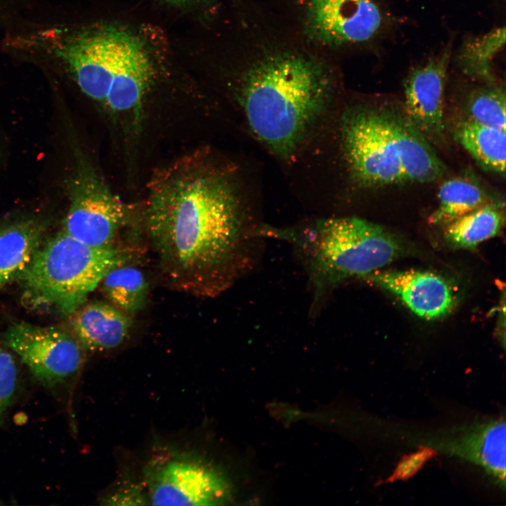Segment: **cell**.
Instances as JSON below:
<instances>
[{
    "mask_svg": "<svg viewBox=\"0 0 506 506\" xmlns=\"http://www.w3.org/2000/svg\"><path fill=\"white\" fill-rule=\"evenodd\" d=\"M450 58L448 46L437 56L412 69L403 83V114L431 144L445 141L444 92Z\"/></svg>",
    "mask_w": 506,
    "mask_h": 506,
    "instance_id": "8fae6325",
    "label": "cell"
},
{
    "mask_svg": "<svg viewBox=\"0 0 506 506\" xmlns=\"http://www.w3.org/2000/svg\"><path fill=\"white\" fill-rule=\"evenodd\" d=\"M438 206L429 218L434 225L446 226L455 219L493 202L476 182L465 177L443 181L437 193Z\"/></svg>",
    "mask_w": 506,
    "mask_h": 506,
    "instance_id": "ac0fdd59",
    "label": "cell"
},
{
    "mask_svg": "<svg viewBox=\"0 0 506 506\" xmlns=\"http://www.w3.org/2000/svg\"><path fill=\"white\" fill-rule=\"evenodd\" d=\"M290 243L309 276L316 304L351 278L363 279L396 258L399 245L382 226L356 216L327 218L299 228L263 229Z\"/></svg>",
    "mask_w": 506,
    "mask_h": 506,
    "instance_id": "5b68a950",
    "label": "cell"
},
{
    "mask_svg": "<svg viewBox=\"0 0 506 506\" xmlns=\"http://www.w3.org/2000/svg\"><path fill=\"white\" fill-rule=\"evenodd\" d=\"M143 475L153 505H219L229 495V484L221 471L190 453L159 454L146 464Z\"/></svg>",
    "mask_w": 506,
    "mask_h": 506,
    "instance_id": "52a82bcc",
    "label": "cell"
},
{
    "mask_svg": "<svg viewBox=\"0 0 506 506\" xmlns=\"http://www.w3.org/2000/svg\"><path fill=\"white\" fill-rule=\"evenodd\" d=\"M109 302L133 316L142 311L148 299L149 284L143 271L129 257L112 267L100 283Z\"/></svg>",
    "mask_w": 506,
    "mask_h": 506,
    "instance_id": "2e32d148",
    "label": "cell"
},
{
    "mask_svg": "<svg viewBox=\"0 0 506 506\" xmlns=\"http://www.w3.org/2000/svg\"><path fill=\"white\" fill-rule=\"evenodd\" d=\"M108 504L112 505H145L148 501L145 487L130 484L117 488L108 498Z\"/></svg>",
    "mask_w": 506,
    "mask_h": 506,
    "instance_id": "603a6c76",
    "label": "cell"
},
{
    "mask_svg": "<svg viewBox=\"0 0 506 506\" xmlns=\"http://www.w3.org/2000/svg\"><path fill=\"white\" fill-rule=\"evenodd\" d=\"M72 326L84 349L103 352L119 347L128 339L133 320L110 302L95 301L72 314Z\"/></svg>",
    "mask_w": 506,
    "mask_h": 506,
    "instance_id": "4fadbf2b",
    "label": "cell"
},
{
    "mask_svg": "<svg viewBox=\"0 0 506 506\" xmlns=\"http://www.w3.org/2000/svg\"><path fill=\"white\" fill-rule=\"evenodd\" d=\"M145 229L174 288L211 297L252 266L263 237L249 223L229 174L206 159L179 162L153 181Z\"/></svg>",
    "mask_w": 506,
    "mask_h": 506,
    "instance_id": "6da1fadb",
    "label": "cell"
},
{
    "mask_svg": "<svg viewBox=\"0 0 506 506\" xmlns=\"http://www.w3.org/2000/svg\"><path fill=\"white\" fill-rule=\"evenodd\" d=\"M382 15L373 0H306L305 35L317 44L337 47L365 42L379 31Z\"/></svg>",
    "mask_w": 506,
    "mask_h": 506,
    "instance_id": "30bf717a",
    "label": "cell"
},
{
    "mask_svg": "<svg viewBox=\"0 0 506 506\" xmlns=\"http://www.w3.org/2000/svg\"><path fill=\"white\" fill-rule=\"evenodd\" d=\"M505 28H498L481 37L467 39L458 56V64L468 76L494 84L492 59L505 44Z\"/></svg>",
    "mask_w": 506,
    "mask_h": 506,
    "instance_id": "d6986e66",
    "label": "cell"
},
{
    "mask_svg": "<svg viewBox=\"0 0 506 506\" xmlns=\"http://www.w3.org/2000/svg\"><path fill=\"white\" fill-rule=\"evenodd\" d=\"M17 368L11 353L0 348V413L9 403L16 387Z\"/></svg>",
    "mask_w": 506,
    "mask_h": 506,
    "instance_id": "7402d4cb",
    "label": "cell"
},
{
    "mask_svg": "<svg viewBox=\"0 0 506 506\" xmlns=\"http://www.w3.org/2000/svg\"><path fill=\"white\" fill-rule=\"evenodd\" d=\"M428 457V452L422 450L406 458L398 465L394 477L404 479L410 476L422 466Z\"/></svg>",
    "mask_w": 506,
    "mask_h": 506,
    "instance_id": "cb8c5ba5",
    "label": "cell"
},
{
    "mask_svg": "<svg viewBox=\"0 0 506 506\" xmlns=\"http://www.w3.org/2000/svg\"><path fill=\"white\" fill-rule=\"evenodd\" d=\"M30 40L58 62L85 95L138 124L157 73L152 49L139 33L105 22L48 30Z\"/></svg>",
    "mask_w": 506,
    "mask_h": 506,
    "instance_id": "3957f363",
    "label": "cell"
},
{
    "mask_svg": "<svg viewBox=\"0 0 506 506\" xmlns=\"http://www.w3.org/2000/svg\"><path fill=\"white\" fill-rule=\"evenodd\" d=\"M7 346L45 385L53 386L75 375L84 361V348L70 334L54 327L20 322L5 332Z\"/></svg>",
    "mask_w": 506,
    "mask_h": 506,
    "instance_id": "9c48e42d",
    "label": "cell"
},
{
    "mask_svg": "<svg viewBox=\"0 0 506 506\" xmlns=\"http://www.w3.org/2000/svg\"><path fill=\"white\" fill-rule=\"evenodd\" d=\"M479 454L484 465L498 475L505 471V424L497 422L484 434Z\"/></svg>",
    "mask_w": 506,
    "mask_h": 506,
    "instance_id": "44dd1931",
    "label": "cell"
},
{
    "mask_svg": "<svg viewBox=\"0 0 506 506\" xmlns=\"http://www.w3.org/2000/svg\"><path fill=\"white\" fill-rule=\"evenodd\" d=\"M504 222L503 206L493 201L447 224L445 236L456 247L473 248L498 235Z\"/></svg>",
    "mask_w": 506,
    "mask_h": 506,
    "instance_id": "e0dca14e",
    "label": "cell"
},
{
    "mask_svg": "<svg viewBox=\"0 0 506 506\" xmlns=\"http://www.w3.org/2000/svg\"><path fill=\"white\" fill-rule=\"evenodd\" d=\"M129 256L115 246L86 245L63 231L41 245L18 277L26 304L72 315L112 267Z\"/></svg>",
    "mask_w": 506,
    "mask_h": 506,
    "instance_id": "8992f818",
    "label": "cell"
},
{
    "mask_svg": "<svg viewBox=\"0 0 506 506\" xmlns=\"http://www.w3.org/2000/svg\"><path fill=\"white\" fill-rule=\"evenodd\" d=\"M398 298L417 316L435 320L449 314L457 297L450 283L432 272L377 270L364 278Z\"/></svg>",
    "mask_w": 506,
    "mask_h": 506,
    "instance_id": "7c38bea8",
    "label": "cell"
},
{
    "mask_svg": "<svg viewBox=\"0 0 506 506\" xmlns=\"http://www.w3.org/2000/svg\"><path fill=\"white\" fill-rule=\"evenodd\" d=\"M130 212L101 177L90 166H84L73 181L63 232L89 247L115 246Z\"/></svg>",
    "mask_w": 506,
    "mask_h": 506,
    "instance_id": "ba28073f",
    "label": "cell"
},
{
    "mask_svg": "<svg viewBox=\"0 0 506 506\" xmlns=\"http://www.w3.org/2000/svg\"><path fill=\"white\" fill-rule=\"evenodd\" d=\"M256 51L239 71L238 100L254 135L289 157L331 103L334 75L320 58L303 51L270 44Z\"/></svg>",
    "mask_w": 506,
    "mask_h": 506,
    "instance_id": "7a4b0ae2",
    "label": "cell"
},
{
    "mask_svg": "<svg viewBox=\"0 0 506 506\" xmlns=\"http://www.w3.org/2000/svg\"><path fill=\"white\" fill-rule=\"evenodd\" d=\"M341 138L351 177L363 188L430 183L446 171L432 144L405 115L387 107L347 110Z\"/></svg>",
    "mask_w": 506,
    "mask_h": 506,
    "instance_id": "277c9868",
    "label": "cell"
},
{
    "mask_svg": "<svg viewBox=\"0 0 506 506\" xmlns=\"http://www.w3.org/2000/svg\"><path fill=\"white\" fill-rule=\"evenodd\" d=\"M505 88L500 85L486 84L476 88L467 98V119L505 131Z\"/></svg>",
    "mask_w": 506,
    "mask_h": 506,
    "instance_id": "ffe728a7",
    "label": "cell"
},
{
    "mask_svg": "<svg viewBox=\"0 0 506 506\" xmlns=\"http://www.w3.org/2000/svg\"><path fill=\"white\" fill-rule=\"evenodd\" d=\"M169 4L176 6H187L193 4L196 0H163Z\"/></svg>",
    "mask_w": 506,
    "mask_h": 506,
    "instance_id": "d4e9b609",
    "label": "cell"
},
{
    "mask_svg": "<svg viewBox=\"0 0 506 506\" xmlns=\"http://www.w3.org/2000/svg\"><path fill=\"white\" fill-rule=\"evenodd\" d=\"M42 229L33 221L0 229V288L19 277L41 246Z\"/></svg>",
    "mask_w": 506,
    "mask_h": 506,
    "instance_id": "5bb4252c",
    "label": "cell"
},
{
    "mask_svg": "<svg viewBox=\"0 0 506 506\" xmlns=\"http://www.w3.org/2000/svg\"><path fill=\"white\" fill-rule=\"evenodd\" d=\"M455 140L484 169L504 176L506 158L505 131L469 119L454 130Z\"/></svg>",
    "mask_w": 506,
    "mask_h": 506,
    "instance_id": "9a60e30c",
    "label": "cell"
}]
</instances>
